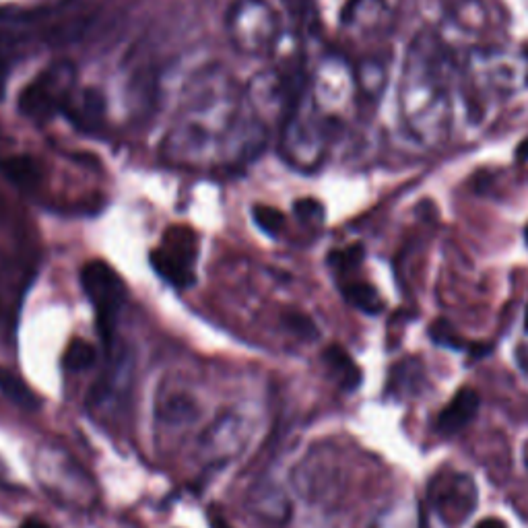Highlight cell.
<instances>
[{
    "instance_id": "obj_1",
    "label": "cell",
    "mask_w": 528,
    "mask_h": 528,
    "mask_svg": "<svg viewBox=\"0 0 528 528\" xmlns=\"http://www.w3.org/2000/svg\"><path fill=\"white\" fill-rule=\"evenodd\" d=\"M81 287L95 310L99 337L110 347L126 302V285L112 264L106 260H89L81 269Z\"/></svg>"
},
{
    "instance_id": "obj_2",
    "label": "cell",
    "mask_w": 528,
    "mask_h": 528,
    "mask_svg": "<svg viewBox=\"0 0 528 528\" xmlns=\"http://www.w3.org/2000/svg\"><path fill=\"white\" fill-rule=\"evenodd\" d=\"M227 33L242 54L267 56L279 38V19L264 0H238L227 13Z\"/></svg>"
},
{
    "instance_id": "obj_3",
    "label": "cell",
    "mask_w": 528,
    "mask_h": 528,
    "mask_svg": "<svg viewBox=\"0 0 528 528\" xmlns=\"http://www.w3.org/2000/svg\"><path fill=\"white\" fill-rule=\"evenodd\" d=\"M153 271L176 289H188L196 281L198 236L190 225H170L161 244L151 250Z\"/></svg>"
},
{
    "instance_id": "obj_4",
    "label": "cell",
    "mask_w": 528,
    "mask_h": 528,
    "mask_svg": "<svg viewBox=\"0 0 528 528\" xmlns=\"http://www.w3.org/2000/svg\"><path fill=\"white\" fill-rule=\"evenodd\" d=\"M75 87V69L71 62H56L40 73L19 95V112L36 124L52 120L64 110Z\"/></svg>"
},
{
    "instance_id": "obj_5",
    "label": "cell",
    "mask_w": 528,
    "mask_h": 528,
    "mask_svg": "<svg viewBox=\"0 0 528 528\" xmlns=\"http://www.w3.org/2000/svg\"><path fill=\"white\" fill-rule=\"evenodd\" d=\"M427 498L442 522L456 526L477 508V487L469 475L444 471L427 485Z\"/></svg>"
},
{
    "instance_id": "obj_6",
    "label": "cell",
    "mask_w": 528,
    "mask_h": 528,
    "mask_svg": "<svg viewBox=\"0 0 528 528\" xmlns=\"http://www.w3.org/2000/svg\"><path fill=\"white\" fill-rule=\"evenodd\" d=\"M479 407H481V399L477 390L465 386L460 388L454 399L442 409V413L438 415V432L444 434V436H454L458 432H462L479 413Z\"/></svg>"
},
{
    "instance_id": "obj_7",
    "label": "cell",
    "mask_w": 528,
    "mask_h": 528,
    "mask_svg": "<svg viewBox=\"0 0 528 528\" xmlns=\"http://www.w3.org/2000/svg\"><path fill=\"white\" fill-rule=\"evenodd\" d=\"M62 114L73 122V126L93 132L104 122L106 116V99L97 89H83L79 95H71L64 104Z\"/></svg>"
},
{
    "instance_id": "obj_8",
    "label": "cell",
    "mask_w": 528,
    "mask_h": 528,
    "mask_svg": "<svg viewBox=\"0 0 528 528\" xmlns=\"http://www.w3.org/2000/svg\"><path fill=\"white\" fill-rule=\"evenodd\" d=\"M322 359L328 368V374L333 376V380L345 390L353 392L361 384V370L353 357L341 347V345H330L324 349Z\"/></svg>"
},
{
    "instance_id": "obj_9",
    "label": "cell",
    "mask_w": 528,
    "mask_h": 528,
    "mask_svg": "<svg viewBox=\"0 0 528 528\" xmlns=\"http://www.w3.org/2000/svg\"><path fill=\"white\" fill-rule=\"evenodd\" d=\"M0 174H3L11 184L23 190L36 188L42 180V170L38 161L29 155H13L0 161Z\"/></svg>"
},
{
    "instance_id": "obj_10",
    "label": "cell",
    "mask_w": 528,
    "mask_h": 528,
    "mask_svg": "<svg viewBox=\"0 0 528 528\" xmlns=\"http://www.w3.org/2000/svg\"><path fill=\"white\" fill-rule=\"evenodd\" d=\"M425 376L419 361H401L399 366H394L388 382V390L396 396H411L423 388Z\"/></svg>"
},
{
    "instance_id": "obj_11",
    "label": "cell",
    "mask_w": 528,
    "mask_h": 528,
    "mask_svg": "<svg viewBox=\"0 0 528 528\" xmlns=\"http://www.w3.org/2000/svg\"><path fill=\"white\" fill-rule=\"evenodd\" d=\"M0 392H3L9 401L25 411H38L40 401L33 390L11 370L0 368Z\"/></svg>"
},
{
    "instance_id": "obj_12",
    "label": "cell",
    "mask_w": 528,
    "mask_h": 528,
    "mask_svg": "<svg viewBox=\"0 0 528 528\" xmlns=\"http://www.w3.org/2000/svg\"><path fill=\"white\" fill-rule=\"evenodd\" d=\"M343 295L351 306L366 314H380L384 308L378 291L370 283H361V281L349 283L343 287Z\"/></svg>"
},
{
    "instance_id": "obj_13",
    "label": "cell",
    "mask_w": 528,
    "mask_h": 528,
    "mask_svg": "<svg viewBox=\"0 0 528 528\" xmlns=\"http://www.w3.org/2000/svg\"><path fill=\"white\" fill-rule=\"evenodd\" d=\"M97 359V351L95 347L85 341V339H73L69 343V347H66L64 351V368L71 370V372H83V370H89L93 363Z\"/></svg>"
},
{
    "instance_id": "obj_14",
    "label": "cell",
    "mask_w": 528,
    "mask_h": 528,
    "mask_svg": "<svg viewBox=\"0 0 528 528\" xmlns=\"http://www.w3.org/2000/svg\"><path fill=\"white\" fill-rule=\"evenodd\" d=\"M252 219H254L256 227L271 238H277L285 227V215L279 209L269 207V205H254L252 207Z\"/></svg>"
},
{
    "instance_id": "obj_15",
    "label": "cell",
    "mask_w": 528,
    "mask_h": 528,
    "mask_svg": "<svg viewBox=\"0 0 528 528\" xmlns=\"http://www.w3.org/2000/svg\"><path fill=\"white\" fill-rule=\"evenodd\" d=\"M429 335H432L434 343H438V345H442V347L458 349V351L469 349L467 343L462 341V339L454 333V328H452V324H450L448 320H438V322H434V326L429 328Z\"/></svg>"
},
{
    "instance_id": "obj_16",
    "label": "cell",
    "mask_w": 528,
    "mask_h": 528,
    "mask_svg": "<svg viewBox=\"0 0 528 528\" xmlns=\"http://www.w3.org/2000/svg\"><path fill=\"white\" fill-rule=\"evenodd\" d=\"M293 211L302 223H320L324 219V207L322 203H318L316 198H300V201H295Z\"/></svg>"
},
{
    "instance_id": "obj_17",
    "label": "cell",
    "mask_w": 528,
    "mask_h": 528,
    "mask_svg": "<svg viewBox=\"0 0 528 528\" xmlns=\"http://www.w3.org/2000/svg\"><path fill=\"white\" fill-rule=\"evenodd\" d=\"M285 324L287 328L291 330V333H295L297 337H302V339H316L318 337V328L316 324L304 316V314H297V312H291L285 316Z\"/></svg>"
},
{
    "instance_id": "obj_18",
    "label": "cell",
    "mask_w": 528,
    "mask_h": 528,
    "mask_svg": "<svg viewBox=\"0 0 528 528\" xmlns=\"http://www.w3.org/2000/svg\"><path fill=\"white\" fill-rule=\"evenodd\" d=\"M361 258H363V250L359 246H351V248H347L343 252H335L330 260H333L341 271H349V269L357 267V264L361 262Z\"/></svg>"
},
{
    "instance_id": "obj_19",
    "label": "cell",
    "mask_w": 528,
    "mask_h": 528,
    "mask_svg": "<svg viewBox=\"0 0 528 528\" xmlns=\"http://www.w3.org/2000/svg\"><path fill=\"white\" fill-rule=\"evenodd\" d=\"M209 522H211V528H231V524L227 522V518L223 516V512L217 508V506H211L209 508Z\"/></svg>"
},
{
    "instance_id": "obj_20",
    "label": "cell",
    "mask_w": 528,
    "mask_h": 528,
    "mask_svg": "<svg viewBox=\"0 0 528 528\" xmlns=\"http://www.w3.org/2000/svg\"><path fill=\"white\" fill-rule=\"evenodd\" d=\"M516 361L524 374H528V341L520 343L516 349Z\"/></svg>"
},
{
    "instance_id": "obj_21",
    "label": "cell",
    "mask_w": 528,
    "mask_h": 528,
    "mask_svg": "<svg viewBox=\"0 0 528 528\" xmlns=\"http://www.w3.org/2000/svg\"><path fill=\"white\" fill-rule=\"evenodd\" d=\"M475 528H508V526L500 518H483L481 522H477Z\"/></svg>"
},
{
    "instance_id": "obj_22",
    "label": "cell",
    "mask_w": 528,
    "mask_h": 528,
    "mask_svg": "<svg viewBox=\"0 0 528 528\" xmlns=\"http://www.w3.org/2000/svg\"><path fill=\"white\" fill-rule=\"evenodd\" d=\"M5 87H7V66L3 60H0V97L5 95Z\"/></svg>"
},
{
    "instance_id": "obj_23",
    "label": "cell",
    "mask_w": 528,
    "mask_h": 528,
    "mask_svg": "<svg viewBox=\"0 0 528 528\" xmlns=\"http://www.w3.org/2000/svg\"><path fill=\"white\" fill-rule=\"evenodd\" d=\"M21 528H50L46 522H42V520H38V518H29V520H25L23 524H21Z\"/></svg>"
},
{
    "instance_id": "obj_24",
    "label": "cell",
    "mask_w": 528,
    "mask_h": 528,
    "mask_svg": "<svg viewBox=\"0 0 528 528\" xmlns=\"http://www.w3.org/2000/svg\"><path fill=\"white\" fill-rule=\"evenodd\" d=\"M516 155H518L520 161H526V159H528V139H524V141L518 145Z\"/></svg>"
},
{
    "instance_id": "obj_25",
    "label": "cell",
    "mask_w": 528,
    "mask_h": 528,
    "mask_svg": "<svg viewBox=\"0 0 528 528\" xmlns=\"http://www.w3.org/2000/svg\"><path fill=\"white\" fill-rule=\"evenodd\" d=\"M524 462H526V471H528V442L524 444Z\"/></svg>"
},
{
    "instance_id": "obj_26",
    "label": "cell",
    "mask_w": 528,
    "mask_h": 528,
    "mask_svg": "<svg viewBox=\"0 0 528 528\" xmlns=\"http://www.w3.org/2000/svg\"><path fill=\"white\" fill-rule=\"evenodd\" d=\"M524 238H526V244H528V225H526V229H524Z\"/></svg>"
}]
</instances>
